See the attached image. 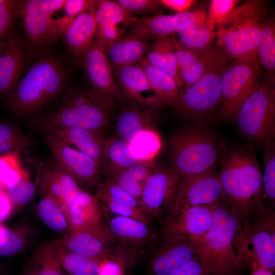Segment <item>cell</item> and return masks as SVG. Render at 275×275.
Listing matches in <instances>:
<instances>
[{"label":"cell","mask_w":275,"mask_h":275,"mask_svg":"<svg viewBox=\"0 0 275 275\" xmlns=\"http://www.w3.org/2000/svg\"><path fill=\"white\" fill-rule=\"evenodd\" d=\"M229 63L223 61L213 64L203 76L182 92L176 108L193 119H204L213 113L220 103L221 75Z\"/></svg>","instance_id":"30bf717a"},{"label":"cell","mask_w":275,"mask_h":275,"mask_svg":"<svg viewBox=\"0 0 275 275\" xmlns=\"http://www.w3.org/2000/svg\"><path fill=\"white\" fill-rule=\"evenodd\" d=\"M267 14L268 5L265 1H248L234 7L216 26L215 30H230L262 22Z\"/></svg>","instance_id":"1f68e13d"},{"label":"cell","mask_w":275,"mask_h":275,"mask_svg":"<svg viewBox=\"0 0 275 275\" xmlns=\"http://www.w3.org/2000/svg\"><path fill=\"white\" fill-rule=\"evenodd\" d=\"M241 229L238 216L222 199L214 204L213 217L208 231L193 240L197 256L208 273L227 275L240 261L235 238Z\"/></svg>","instance_id":"277c9868"},{"label":"cell","mask_w":275,"mask_h":275,"mask_svg":"<svg viewBox=\"0 0 275 275\" xmlns=\"http://www.w3.org/2000/svg\"><path fill=\"white\" fill-rule=\"evenodd\" d=\"M222 199V187L215 169L198 175L181 177L168 212L183 207L213 205Z\"/></svg>","instance_id":"9a60e30c"},{"label":"cell","mask_w":275,"mask_h":275,"mask_svg":"<svg viewBox=\"0 0 275 275\" xmlns=\"http://www.w3.org/2000/svg\"><path fill=\"white\" fill-rule=\"evenodd\" d=\"M154 167L152 161H138L108 180L118 184L140 202L146 181Z\"/></svg>","instance_id":"d6a6232c"},{"label":"cell","mask_w":275,"mask_h":275,"mask_svg":"<svg viewBox=\"0 0 275 275\" xmlns=\"http://www.w3.org/2000/svg\"><path fill=\"white\" fill-rule=\"evenodd\" d=\"M63 211L70 231L96 229L104 226V212L99 201L94 195L84 189Z\"/></svg>","instance_id":"d4e9b609"},{"label":"cell","mask_w":275,"mask_h":275,"mask_svg":"<svg viewBox=\"0 0 275 275\" xmlns=\"http://www.w3.org/2000/svg\"><path fill=\"white\" fill-rule=\"evenodd\" d=\"M20 154L14 152L0 155V188L6 190L29 175L22 165Z\"/></svg>","instance_id":"7bdbcfd3"},{"label":"cell","mask_w":275,"mask_h":275,"mask_svg":"<svg viewBox=\"0 0 275 275\" xmlns=\"http://www.w3.org/2000/svg\"><path fill=\"white\" fill-rule=\"evenodd\" d=\"M5 227H4L0 224V242L3 240L5 232Z\"/></svg>","instance_id":"91938a15"},{"label":"cell","mask_w":275,"mask_h":275,"mask_svg":"<svg viewBox=\"0 0 275 275\" xmlns=\"http://www.w3.org/2000/svg\"><path fill=\"white\" fill-rule=\"evenodd\" d=\"M113 70L119 88L129 99L148 108L158 107L162 104L145 71L138 64L113 68Z\"/></svg>","instance_id":"603a6c76"},{"label":"cell","mask_w":275,"mask_h":275,"mask_svg":"<svg viewBox=\"0 0 275 275\" xmlns=\"http://www.w3.org/2000/svg\"><path fill=\"white\" fill-rule=\"evenodd\" d=\"M259 62L266 70L267 81L274 85L275 70V25L271 19L264 20L257 46Z\"/></svg>","instance_id":"d590c367"},{"label":"cell","mask_w":275,"mask_h":275,"mask_svg":"<svg viewBox=\"0 0 275 275\" xmlns=\"http://www.w3.org/2000/svg\"><path fill=\"white\" fill-rule=\"evenodd\" d=\"M59 239L43 243L36 250L31 261L37 275H67L59 259Z\"/></svg>","instance_id":"8d00e7d4"},{"label":"cell","mask_w":275,"mask_h":275,"mask_svg":"<svg viewBox=\"0 0 275 275\" xmlns=\"http://www.w3.org/2000/svg\"><path fill=\"white\" fill-rule=\"evenodd\" d=\"M59 239L65 249L79 255L103 262L115 258L112 240L104 225L96 229L70 231Z\"/></svg>","instance_id":"ffe728a7"},{"label":"cell","mask_w":275,"mask_h":275,"mask_svg":"<svg viewBox=\"0 0 275 275\" xmlns=\"http://www.w3.org/2000/svg\"><path fill=\"white\" fill-rule=\"evenodd\" d=\"M21 275H37L35 267L31 260Z\"/></svg>","instance_id":"680465c9"},{"label":"cell","mask_w":275,"mask_h":275,"mask_svg":"<svg viewBox=\"0 0 275 275\" xmlns=\"http://www.w3.org/2000/svg\"><path fill=\"white\" fill-rule=\"evenodd\" d=\"M181 176L171 168L154 167L145 183L140 202L150 221H160L170 209Z\"/></svg>","instance_id":"4fadbf2b"},{"label":"cell","mask_w":275,"mask_h":275,"mask_svg":"<svg viewBox=\"0 0 275 275\" xmlns=\"http://www.w3.org/2000/svg\"><path fill=\"white\" fill-rule=\"evenodd\" d=\"M31 139L16 124L0 121V155L22 152L31 145Z\"/></svg>","instance_id":"60d3db41"},{"label":"cell","mask_w":275,"mask_h":275,"mask_svg":"<svg viewBox=\"0 0 275 275\" xmlns=\"http://www.w3.org/2000/svg\"><path fill=\"white\" fill-rule=\"evenodd\" d=\"M261 73L258 57L234 60L224 69L221 78L218 117H234L237 111L260 81Z\"/></svg>","instance_id":"52a82bcc"},{"label":"cell","mask_w":275,"mask_h":275,"mask_svg":"<svg viewBox=\"0 0 275 275\" xmlns=\"http://www.w3.org/2000/svg\"><path fill=\"white\" fill-rule=\"evenodd\" d=\"M13 206L21 207L29 203L36 191V186L28 175L6 189Z\"/></svg>","instance_id":"7dc6e473"},{"label":"cell","mask_w":275,"mask_h":275,"mask_svg":"<svg viewBox=\"0 0 275 275\" xmlns=\"http://www.w3.org/2000/svg\"><path fill=\"white\" fill-rule=\"evenodd\" d=\"M138 64L145 71L151 86L162 104L176 108L179 103L182 91L175 79L151 65L145 57Z\"/></svg>","instance_id":"f1b7e54d"},{"label":"cell","mask_w":275,"mask_h":275,"mask_svg":"<svg viewBox=\"0 0 275 275\" xmlns=\"http://www.w3.org/2000/svg\"><path fill=\"white\" fill-rule=\"evenodd\" d=\"M138 161L130 153L129 143L119 137L105 139L102 173L106 179L113 178Z\"/></svg>","instance_id":"4dcf8cb0"},{"label":"cell","mask_w":275,"mask_h":275,"mask_svg":"<svg viewBox=\"0 0 275 275\" xmlns=\"http://www.w3.org/2000/svg\"><path fill=\"white\" fill-rule=\"evenodd\" d=\"M5 45V40H4L0 44V54L3 51Z\"/></svg>","instance_id":"94428289"},{"label":"cell","mask_w":275,"mask_h":275,"mask_svg":"<svg viewBox=\"0 0 275 275\" xmlns=\"http://www.w3.org/2000/svg\"><path fill=\"white\" fill-rule=\"evenodd\" d=\"M171 168L181 177L200 174L215 169L221 148L215 135L201 127L183 129L170 139Z\"/></svg>","instance_id":"5b68a950"},{"label":"cell","mask_w":275,"mask_h":275,"mask_svg":"<svg viewBox=\"0 0 275 275\" xmlns=\"http://www.w3.org/2000/svg\"><path fill=\"white\" fill-rule=\"evenodd\" d=\"M206 17V12L201 9L171 15L157 14L138 17L127 34L148 42L157 37L178 33L191 24L205 23Z\"/></svg>","instance_id":"2e32d148"},{"label":"cell","mask_w":275,"mask_h":275,"mask_svg":"<svg viewBox=\"0 0 275 275\" xmlns=\"http://www.w3.org/2000/svg\"><path fill=\"white\" fill-rule=\"evenodd\" d=\"M252 275H273L272 271L263 267L257 263L253 272Z\"/></svg>","instance_id":"6f0895ef"},{"label":"cell","mask_w":275,"mask_h":275,"mask_svg":"<svg viewBox=\"0 0 275 275\" xmlns=\"http://www.w3.org/2000/svg\"><path fill=\"white\" fill-rule=\"evenodd\" d=\"M274 211L262 205L242 229L260 265L271 271L275 268Z\"/></svg>","instance_id":"5bb4252c"},{"label":"cell","mask_w":275,"mask_h":275,"mask_svg":"<svg viewBox=\"0 0 275 275\" xmlns=\"http://www.w3.org/2000/svg\"><path fill=\"white\" fill-rule=\"evenodd\" d=\"M94 195L104 210L109 211L115 215L151 223L148 217L140 208L133 207L121 200L104 194L95 193Z\"/></svg>","instance_id":"f6af8a7d"},{"label":"cell","mask_w":275,"mask_h":275,"mask_svg":"<svg viewBox=\"0 0 275 275\" xmlns=\"http://www.w3.org/2000/svg\"><path fill=\"white\" fill-rule=\"evenodd\" d=\"M95 1L89 0H65L63 6L65 14L58 18L60 23L66 28L79 15L88 10L93 9Z\"/></svg>","instance_id":"816d5d0a"},{"label":"cell","mask_w":275,"mask_h":275,"mask_svg":"<svg viewBox=\"0 0 275 275\" xmlns=\"http://www.w3.org/2000/svg\"><path fill=\"white\" fill-rule=\"evenodd\" d=\"M219 162L222 200L238 216L242 228L265 198L260 167L253 150L244 146L227 150Z\"/></svg>","instance_id":"6da1fadb"},{"label":"cell","mask_w":275,"mask_h":275,"mask_svg":"<svg viewBox=\"0 0 275 275\" xmlns=\"http://www.w3.org/2000/svg\"><path fill=\"white\" fill-rule=\"evenodd\" d=\"M65 0L21 1L20 15L30 52H39L57 40L53 14L63 8Z\"/></svg>","instance_id":"9c48e42d"},{"label":"cell","mask_w":275,"mask_h":275,"mask_svg":"<svg viewBox=\"0 0 275 275\" xmlns=\"http://www.w3.org/2000/svg\"><path fill=\"white\" fill-rule=\"evenodd\" d=\"M0 275H10L3 268H0Z\"/></svg>","instance_id":"6125c7cd"},{"label":"cell","mask_w":275,"mask_h":275,"mask_svg":"<svg viewBox=\"0 0 275 275\" xmlns=\"http://www.w3.org/2000/svg\"><path fill=\"white\" fill-rule=\"evenodd\" d=\"M151 275H171L197 256L193 240L181 238L158 239L151 250Z\"/></svg>","instance_id":"e0dca14e"},{"label":"cell","mask_w":275,"mask_h":275,"mask_svg":"<svg viewBox=\"0 0 275 275\" xmlns=\"http://www.w3.org/2000/svg\"><path fill=\"white\" fill-rule=\"evenodd\" d=\"M96 31L94 9L85 11L75 18L64 34L70 53L82 60L95 39Z\"/></svg>","instance_id":"4316f807"},{"label":"cell","mask_w":275,"mask_h":275,"mask_svg":"<svg viewBox=\"0 0 275 275\" xmlns=\"http://www.w3.org/2000/svg\"><path fill=\"white\" fill-rule=\"evenodd\" d=\"M151 41L145 57L146 60L153 66L172 76L178 84L180 83L181 77L172 37H157Z\"/></svg>","instance_id":"f546056e"},{"label":"cell","mask_w":275,"mask_h":275,"mask_svg":"<svg viewBox=\"0 0 275 275\" xmlns=\"http://www.w3.org/2000/svg\"><path fill=\"white\" fill-rule=\"evenodd\" d=\"M58 254L61 264L69 275H100L103 261L69 252L59 239Z\"/></svg>","instance_id":"74e56055"},{"label":"cell","mask_w":275,"mask_h":275,"mask_svg":"<svg viewBox=\"0 0 275 275\" xmlns=\"http://www.w3.org/2000/svg\"><path fill=\"white\" fill-rule=\"evenodd\" d=\"M177 38L178 44L187 50L202 52L212 46L215 39V30L205 23L189 25L179 31Z\"/></svg>","instance_id":"e575fe53"},{"label":"cell","mask_w":275,"mask_h":275,"mask_svg":"<svg viewBox=\"0 0 275 275\" xmlns=\"http://www.w3.org/2000/svg\"><path fill=\"white\" fill-rule=\"evenodd\" d=\"M13 207L6 190L0 188V224L9 216Z\"/></svg>","instance_id":"9f6ffc18"},{"label":"cell","mask_w":275,"mask_h":275,"mask_svg":"<svg viewBox=\"0 0 275 275\" xmlns=\"http://www.w3.org/2000/svg\"><path fill=\"white\" fill-rule=\"evenodd\" d=\"M263 21L230 30H215L216 47L230 60L258 57L257 46Z\"/></svg>","instance_id":"44dd1931"},{"label":"cell","mask_w":275,"mask_h":275,"mask_svg":"<svg viewBox=\"0 0 275 275\" xmlns=\"http://www.w3.org/2000/svg\"><path fill=\"white\" fill-rule=\"evenodd\" d=\"M46 133L54 136L87 155L102 168L105 139L100 133L77 128L58 129Z\"/></svg>","instance_id":"484cf974"},{"label":"cell","mask_w":275,"mask_h":275,"mask_svg":"<svg viewBox=\"0 0 275 275\" xmlns=\"http://www.w3.org/2000/svg\"><path fill=\"white\" fill-rule=\"evenodd\" d=\"M131 155L138 161H152L161 147L158 134L153 129L142 131L129 143Z\"/></svg>","instance_id":"ab89813d"},{"label":"cell","mask_w":275,"mask_h":275,"mask_svg":"<svg viewBox=\"0 0 275 275\" xmlns=\"http://www.w3.org/2000/svg\"><path fill=\"white\" fill-rule=\"evenodd\" d=\"M104 225L112 240L115 258H134L152 249L158 239L150 224L128 217L104 213Z\"/></svg>","instance_id":"ba28073f"},{"label":"cell","mask_w":275,"mask_h":275,"mask_svg":"<svg viewBox=\"0 0 275 275\" xmlns=\"http://www.w3.org/2000/svg\"><path fill=\"white\" fill-rule=\"evenodd\" d=\"M94 12L96 23L95 40L104 52L124 35L138 18L126 12L116 1H96Z\"/></svg>","instance_id":"ac0fdd59"},{"label":"cell","mask_w":275,"mask_h":275,"mask_svg":"<svg viewBox=\"0 0 275 275\" xmlns=\"http://www.w3.org/2000/svg\"><path fill=\"white\" fill-rule=\"evenodd\" d=\"M208 270L203 262L196 256L171 275H207Z\"/></svg>","instance_id":"db71d44e"},{"label":"cell","mask_w":275,"mask_h":275,"mask_svg":"<svg viewBox=\"0 0 275 275\" xmlns=\"http://www.w3.org/2000/svg\"><path fill=\"white\" fill-rule=\"evenodd\" d=\"M82 61L90 89L97 96L114 102L120 98V89L112 67L104 51L95 39Z\"/></svg>","instance_id":"d6986e66"},{"label":"cell","mask_w":275,"mask_h":275,"mask_svg":"<svg viewBox=\"0 0 275 275\" xmlns=\"http://www.w3.org/2000/svg\"><path fill=\"white\" fill-rule=\"evenodd\" d=\"M1 267L0 266V268H1Z\"/></svg>","instance_id":"03108f58"},{"label":"cell","mask_w":275,"mask_h":275,"mask_svg":"<svg viewBox=\"0 0 275 275\" xmlns=\"http://www.w3.org/2000/svg\"><path fill=\"white\" fill-rule=\"evenodd\" d=\"M263 144L264 172L262 176V186L265 198L272 205L275 201V143L274 137L267 138Z\"/></svg>","instance_id":"ee69618b"},{"label":"cell","mask_w":275,"mask_h":275,"mask_svg":"<svg viewBox=\"0 0 275 275\" xmlns=\"http://www.w3.org/2000/svg\"><path fill=\"white\" fill-rule=\"evenodd\" d=\"M172 39L183 91L203 76L213 64L223 61H230L216 46H212L204 52H197L180 46L175 37H172Z\"/></svg>","instance_id":"cb8c5ba5"},{"label":"cell","mask_w":275,"mask_h":275,"mask_svg":"<svg viewBox=\"0 0 275 275\" xmlns=\"http://www.w3.org/2000/svg\"><path fill=\"white\" fill-rule=\"evenodd\" d=\"M5 0H0V6L5 2Z\"/></svg>","instance_id":"be15d7a7"},{"label":"cell","mask_w":275,"mask_h":275,"mask_svg":"<svg viewBox=\"0 0 275 275\" xmlns=\"http://www.w3.org/2000/svg\"><path fill=\"white\" fill-rule=\"evenodd\" d=\"M53 160L69 173L80 187L95 188L100 181L101 166L95 160L49 133H43Z\"/></svg>","instance_id":"7c38bea8"},{"label":"cell","mask_w":275,"mask_h":275,"mask_svg":"<svg viewBox=\"0 0 275 275\" xmlns=\"http://www.w3.org/2000/svg\"><path fill=\"white\" fill-rule=\"evenodd\" d=\"M66 274H67V275H69V274H67V273H66Z\"/></svg>","instance_id":"e7e4bbea"},{"label":"cell","mask_w":275,"mask_h":275,"mask_svg":"<svg viewBox=\"0 0 275 275\" xmlns=\"http://www.w3.org/2000/svg\"><path fill=\"white\" fill-rule=\"evenodd\" d=\"M20 5L21 1L5 0L0 6V44L11 33Z\"/></svg>","instance_id":"681fc988"},{"label":"cell","mask_w":275,"mask_h":275,"mask_svg":"<svg viewBox=\"0 0 275 275\" xmlns=\"http://www.w3.org/2000/svg\"><path fill=\"white\" fill-rule=\"evenodd\" d=\"M25 50L21 36L11 32L0 54V98L6 100L15 90L24 68Z\"/></svg>","instance_id":"7402d4cb"},{"label":"cell","mask_w":275,"mask_h":275,"mask_svg":"<svg viewBox=\"0 0 275 275\" xmlns=\"http://www.w3.org/2000/svg\"><path fill=\"white\" fill-rule=\"evenodd\" d=\"M214 204L183 207L170 210L160 221L159 237L194 240L205 234L212 223Z\"/></svg>","instance_id":"8fae6325"},{"label":"cell","mask_w":275,"mask_h":275,"mask_svg":"<svg viewBox=\"0 0 275 275\" xmlns=\"http://www.w3.org/2000/svg\"><path fill=\"white\" fill-rule=\"evenodd\" d=\"M274 85L260 81L240 106L233 118L246 138L262 142L274 137L275 92Z\"/></svg>","instance_id":"8992f818"},{"label":"cell","mask_w":275,"mask_h":275,"mask_svg":"<svg viewBox=\"0 0 275 275\" xmlns=\"http://www.w3.org/2000/svg\"><path fill=\"white\" fill-rule=\"evenodd\" d=\"M116 2L126 12L136 17L138 14H158L163 6L159 0H117Z\"/></svg>","instance_id":"f907efd6"},{"label":"cell","mask_w":275,"mask_h":275,"mask_svg":"<svg viewBox=\"0 0 275 275\" xmlns=\"http://www.w3.org/2000/svg\"><path fill=\"white\" fill-rule=\"evenodd\" d=\"M54 108L31 120V126L43 133L64 128L89 130L101 133L106 127L114 102L91 89H69Z\"/></svg>","instance_id":"3957f363"},{"label":"cell","mask_w":275,"mask_h":275,"mask_svg":"<svg viewBox=\"0 0 275 275\" xmlns=\"http://www.w3.org/2000/svg\"><path fill=\"white\" fill-rule=\"evenodd\" d=\"M95 188V193L104 194L121 200L133 207L142 209L139 201L110 180L106 179L103 181H100Z\"/></svg>","instance_id":"f5cc1de1"},{"label":"cell","mask_w":275,"mask_h":275,"mask_svg":"<svg viewBox=\"0 0 275 275\" xmlns=\"http://www.w3.org/2000/svg\"><path fill=\"white\" fill-rule=\"evenodd\" d=\"M38 215L43 223L52 231L62 236L70 231L65 212L58 203L51 196L42 194L37 205Z\"/></svg>","instance_id":"f35d334b"},{"label":"cell","mask_w":275,"mask_h":275,"mask_svg":"<svg viewBox=\"0 0 275 275\" xmlns=\"http://www.w3.org/2000/svg\"><path fill=\"white\" fill-rule=\"evenodd\" d=\"M31 229L25 226L5 228L3 240L0 242V257H11L21 252L28 245Z\"/></svg>","instance_id":"b9f144b4"},{"label":"cell","mask_w":275,"mask_h":275,"mask_svg":"<svg viewBox=\"0 0 275 275\" xmlns=\"http://www.w3.org/2000/svg\"><path fill=\"white\" fill-rule=\"evenodd\" d=\"M151 129V116L135 107L124 109L117 119V133L120 138L128 143L139 132Z\"/></svg>","instance_id":"836d02e7"},{"label":"cell","mask_w":275,"mask_h":275,"mask_svg":"<svg viewBox=\"0 0 275 275\" xmlns=\"http://www.w3.org/2000/svg\"><path fill=\"white\" fill-rule=\"evenodd\" d=\"M39 182L42 194H47L53 198L63 210L66 204L65 194L52 163L42 169Z\"/></svg>","instance_id":"bcb514c9"},{"label":"cell","mask_w":275,"mask_h":275,"mask_svg":"<svg viewBox=\"0 0 275 275\" xmlns=\"http://www.w3.org/2000/svg\"><path fill=\"white\" fill-rule=\"evenodd\" d=\"M163 7L174 11L177 13L188 11L195 4L193 0H159Z\"/></svg>","instance_id":"11a10c76"},{"label":"cell","mask_w":275,"mask_h":275,"mask_svg":"<svg viewBox=\"0 0 275 275\" xmlns=\"http://www.w3.org/2000/svg\"><path fill=\"white\" fill-rule=\"evenodd\" d=\"M240 3L238 0H212L206 13L205 24L215 30L216 26Z\"/></svg>","instance_id":"c3c4849f"},{"label":"cell","mask_w":275,"mask_h":275,"mask_svg":"<svg viewBox=\"0 0 275 275\" xmlns=\"http://www.w3.org/2000/svg\"><path fill=\"white\" fill-rule=\"evenodd\" d=\"M69 76L64 62L45 52L39 55L13 93L6 100L5 108L17 117L35 116L69 89Z\"/></svg>","instance_id":"7a4b0ae2"},{"label":"cell","mask_w":275,"mask_h":275,"mask_svg":"<svg viewBox=\"0 0 275 275\" xmlns=\"http://www.w3.org/2000/svg\"><path fill=\"white\" fill-rule=\"evenodd\" d=\"M149 44L126 34L112 44L105 53L113 68L138 64L145 57Z\"/></svg>","instance_id":"83f0119b"}]
</instances>
